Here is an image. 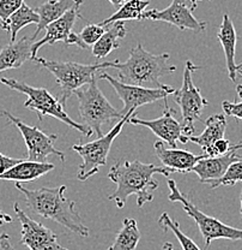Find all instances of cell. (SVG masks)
Returning a JSON list of instances; mask_svg holds the SVG:
<instances>
[{
	"mask_svg": "<svg viewBox=\"0 0 242 250\" xmlns=\"http://www.w3.org/2000/svg\"><path fill=\"white\" fill-rule=\"evenodd\" d=\"M169 177L173 173L163 166L144 164L140 161H118L109 170L108 178L116 184L115 191L108 199L118 208H124L131 195L137 196V206L142 208L145 203L153 200V191L158 188V182L153 178L155 174Z\"/></svg>",
	"mask_w": 242,
	"mask_h": 250,
	"instance_id": "6da1fadb",
	"label": "cell"
},
{
	"mask_svg": "<svg viewBox=\"0 0 242 250\" xmlns=\"http://www.w3.org/2000/svg\"><path fill=\"white\" fill-rule=\"evenodd\" d=\"M16 188L24 196L27 207L34 214L51 219L80 237L89 236V229L77 212L76 202L65 197V186L31 190L20 183H16Z\"/></svg>",
	"mask_w": 242,
	"mask_h": 250,
	"instance_id": "7a4b0ae2",
	"label": "cell"
},
{
	"mask_svg": "<svg viewBox=\"0 0 242 250\" xmlns=\"http://www.w3.org/2000/svg\"><path fill=\"white\" fill-rule=\"evenodd\" d=\"M169 53L152 54L138 43L130 49L129 59L124 62L115 61L113 69L118 70V80L125 84L163 88L166 84L161 82V78L176 70L175 65H169Z\"/></svg>",
	"mask_w": 242,
	"mask_h": 250,
	"instance_id": "3957f363",
	"label": "cell"
},
{
	"mask_svg": "<svg viewBox=\"0 0 242 250\" xmlns=\"http://www.w3.org/2000/svg\"><path fill=\"white\" fill-rule=\"evenodd\" d=\"M0 82L6 85L7 88H10V89L16 90L18 93L25 94L28 96V99L24 103V107L36 112L40 121H42L43 117H52V118L59 119L64 124L69 125L72 129L79 131L85 137H90L91 134H93L89 127L85 126L84 124L74 122L65 112V107L60 103V100L56 99L54 95H52L45 88L31 87V85L27 84V83L20 82V81L5 77L0 78Z\"/></svg>",
	"mask_w": 242,
	"mask_h": 250,
	"instance_id": "277c9868",
	"label": "cell"
},
{
	"mask_svg": "<svg viewBox=\"0 0 242 250\" xmlns=\"http://www.w3.org/2000/svg\"><path fill=\"white\" fill-rule=\"evenodd\" d=\"M33 62H38L42 65L46 70H48L56 83L60 87V103L66 106L67 100L72 93L76 92L79 88L89 84L96 76L100 70L105 67H113L114 62H96V64H79L76 62H58V61H47L45 58L35 57Z\"/></svg>",
	"mask_w": 242,
	"mask_h": 250,
	"instance_id": "5b68a950",
	"label": "cell"
},
{
	"mask_svg": "<svg viewBox=\"0 0 242 250\" xmlns=\"http://www.w3.org/2000/svg\"><path fill=\"white\" fill-rule=\"evenodd\" d=\"M98 77H95L93 82L84 87L77 89L78 108L83 124L91 130L93 134L98 137L103 136L102 126L114 121H120L122 118L121 111H118L101 92L97 85Z\"/></svg>",
	"mask_w": 242,
	"mask_h": 250,
	"instance_id": "8992f818",
	"label": "cell"
},
{
	"mask_svg": "<svg viewBox=\"0 0 242 250\" xmlns=\"http://www.w3.org/2000/svg\"><path fill=\"white\" fill-rule=\"evenodd\" d=\"M167 186L169 188L168 199L171 202H180L182 208L188 217H191L196 221L199 228L200 233L205 242V249H207L215 239H229V241H242V230L233 228V226L225 225L218 219L210 217L194 206L189 200L186 199L184 194L176 187L174 179H168Z\"/></svg>",
	"mask_w": 242,
	"mask_h": 250,
	"instance_id": "52a82bcc",
	"label": "cell"
},
{
	"mask_svg": "<svg viewBox=\"0 0 242 250\" xmlns=\"http://www.w3.org/2000/svg\"><path fill=\"white\" fill-rule=\"evenodd\" d=\"M138 112L134 111L125 114L120 121L109 130L108 134L97 137L93 142L72 146V150L77 152L83 159V163L79 165L77 173V178L79 181H87L88 178L97 173L100 168L106 165L109 150H111L114 140L120 135L122 127L125 124L129 123L130 118H132Z\"/></svg>",
	"mask_w": 242,
	"mask_h": 250,
	"instance_id": "ba28073f",
	"label": "cell"
},
{
	"mask_svg": "<svg viewBox=\"0 0 242 250\" xmlns=\"http://www.w3.org/2000/svg\"><path fill=\"white\" fill-rule=\"evenodd\" d=\"M198 69H200V66H197L191 61L185 62L182 85L180 89L175 90V93L173 94L174 100L181 109L182 130L188 139L193 136L196 131L194 122L202 119L203 111L209 105V101L202 95L199 88L193 83L192 75Z\"/></svg>",
	"mask_w": 242,
	"mask_h": 250,
	"instance_id": "9c48e42d",
	"label": "cell"
},
{
	"mask_svg": "<svg viewBox=\"0 0 242 250\" xmlns=\"http://www.w3.org/2000/svg\"><path fill=\"white\" fill-rule=\"evenodd\" d=\"M101 80L108 81L109 84L114 88L119 99L124 103V108H122L121 114L130 113V112L137 111L140 106L148 105V104H153L158 100H166L170 94L175 93L171 85H165L163 88H145L138 87V85L125 84L120 82L118 78L111 76L107 72H102L100 75Z\"/></svg>",
	"mask_w": 242,
	"mask_h": 250,
	"instance_id": "30bf717a",
	"label": "cell"
},
{
	"mask_svg": "<svg viewBox=\"0 0 242 250\" xmlns=\"http://www.w3.org/2000/svg\"><path fill=\"white\" fill-rule=\"evenodd\" d=\"M1 114L6 117L10 123L14 124L19 130L25 146H27L28 160L47 163L46 160L49 155H56L60 159L62 163H65L64 153L54 147V142L58 139L56 135H48L41 131L38 127L25 124L24 122H22L19 118L15 117L14 114L7 111H2Z\"/></svg>",
	"mask_w": 242,
	"mask_h": 250,
	"instance_id": "8fae6325",
	"label": "cell"
},
{
	"mask_svg": "<svg viewBox=\"0 0 242 250\" xmlns=\"http://www.w3.org/2000/svg\"><path fill=\"white\" fill-rule=\"evenodd\" d=\"M194 10L196 7L191 4L189 0H173L171 4L163 10H147L143 14V20L160 21V22L169 23L180 30L202 33L206 29L207 23L194 17Z\"/></svg>",
	"mask_w": 242,
	"mask_h": 250,
	"instance_id": "7c38bea8",
	"label": "cell"
},
{
	"mask_svg": "<svg viewBox=\"0 0 242 250\" xmlns=\"http://www.w3.org/2000/svg\"><path fill=\"white\" fill-rule=\"evenodd\" d=\"M14 209L22 225L20 244L29 250H69L59 244L58 236L51 229L31 219L17 202L14 205Z\"/></svg>",
	"mask_w": 242,
	"mask_h": 250,
	"instance_id": "4fadbf2b",
	"label": "cell"
},
{
	"mask_svg": "<svg viewBox=\"0 0 242 250\" xmlns=\"http://www.w3.org/2000/svg\"><path fill=\"white\" fill-rule=\"evenodd\" d=\"M175 109H173L168 105L166 99L165 109H163V113L160 118L151 119V121L139 119L136 117L138 116L137 113L132 118H130L129 123L148 127V129L151 130L158 139L168 143L169 147L178 148V142L187 143L188 142V137L184 134L182 125L180 122L175 119Z\"/></svg>",
	"mask_w": 242,
	"mask_h": 250,
	"instance_id": "5bb4252c",
	"label": "cell"
},
{
	"mask_svg": "<svg viewBox=\"0 0 242 250\" xmlns=\"http://www.w3.org/2000/svg\"><path fill=\"white\" fill-rule=\"evenodd\" d=\"M79 7L80 5L72 7L66 14L62 15L58 20L47 25L46 35L41 40L35 41L33 43V47H31V61L35 57H37L38 49L43 45H54L56 42L66 43L70 34L72 33V29H74V24H76L77 20L80 17Z\"/></svg>",
	"mask_w": 242,
	"mask_h": 250,
	"instance_id": "9a60e30c",
	"label": "cell"
},
{
	"mask_svg": "<svg viewBox=\"0 0 242 250\" xmlns=\"http://www.w3.org/2000/svg\"><path fill=\"white\" fill-rule=\"evenodd\" d=\"M242 149V142L238 145H233L231 149L227 154L215 156V158H204L193 167L192 172L199 177L202 183H212V182L220 179L229 166L235 161L242 160V155L239 154V150Z\"/></svg>",
	"mask_w": 242,
	"mask_h": 250,
	"instance_id": "2e32d148",
	"label": "cell"
},
{
	"mask_svg": "<svg viewBox=\"0 0 242 250\" xmlns=\"http://www.w3.org/2000/svg\"><path fill=\"white\" fill-rule=\"evenodd\" d=\"M153 148H155L156 155L162 163L163 167L168 168L173 173H176V172H181V173L192 172L194 166L198 164V161L207 158L203 153L200 155H197L188 152V150L179 149V148H166L165 143L162 141H156Z\"/></svg>",
	"mask_w": 242,
	"mask_h": 250,
	"instance_id": "e0dca14e",
	"label": "cell"
},
{
	"mask_svg": "<svg viewBox=\"0 0 242 250\" xmlns=\"http://www.w3.org/2000/svg\"><path fill=\"white\" fill-rule=\"evenodd\" d=\"M217 39L223 47L225 56V64H227V70L229 78L233 82H236V74L239 69L242 67V62L240 65L236 64L235 53H236V42H238V34L234 27L233 21L230 20L228 14L223 15L222 23L220 25Z\"/></svg>",
	"mask_w": 242,
	"mask_h": 250,
	"instance_id": "ac0fdd59",
	"label": "cell"
},
{
	"mask_svg": "<svg viewBox=\"0 0 242 250\" xmlns=\"http://www.w3.org/2000/svg\"><path fill=\"white\" fill-rule=\"evenodd\" d=\"M35 42L33 36H23L20 40L7 43L0 51V72L18 69L25 62L31 61V47Z\"/></svg>",
	"mask_w": 242,
	"mask_h": 250,
	"instance_id": "d6986e66",
	"label": "cell"
},
{
	"mask_svg": "<svg viewBox=\"0 0 242 250\" xmlns=\"http://www.w3.org/2000/svg\"><path fill=\"white\" fill-rule=\"evenodd\" d=\"M54 170L51 163H38V161L22 160L16 164L14 167L0 174V181H12L16 183H28L36 181L42 176Z\"/></svg>",
	"mask_w": 242,
	"mask_h": 250,
	"instance_id": "ffe728a7",
	"label": "cell"
},
{
	"mask_svg": "<svg viewBox=\"0 0 242 250\" xmlns=\"http://www.w3.org/2000/svg\"><path fill=\"white\" fill-rule=\"evenodd\" d=\"M82 4L83 0H48V1L41 4L40 6L35 9V11L40 16V22H38L37 29L34 33L33 38H37L38 34L43 29H46L47 25L66 14L72 7Z\"/></svg>",
	"mask_w": 242,
	"mask_h": 250,
	"instance_id": "44dd1931",
	"label": "cell"
},
{
	"mask_svg": "<svg viewBox=\"0 0 242 250\" xmlns=\"http://www.w3.org/2000/svg\"><path fill=\"white\" fill-rule=\"evenodd\" d=\"M109 25L111 27L106 29L100 40L93 46V56L96 59L106 58L109 53L118 49L120 47V40L126 36L127 29L122 21H118Z\"/></svg>",
	"mask_w": 242,
	"mask_h": 250,
	"instance_id": "7402d4cb",
	"label": "cell"
},
{
	"mask_svg": "<svg viewBox=\"0 0 242 250\" xmlns=\"http://www.w3.org/2000/svg\"><path fill=\"white\" fill-rule=\"evenodd\" d=\"M225 129H227V119L223 114H213L205 121V129L198 136H191L189 142L199 145L202 149H206L207 147L213 145L217 140L224 137Z\"/></svg>",
	"mask_w": 242,
	"mask_h": 250,
	"instance_id": "603a6c76",
	"label": "cell"
},
{
	"mask_svg": "<svg viewBox=\"0 0 242 250\" xmlns=\"http://www.w3.org/2000/svg\"><path fill=\"white\" fill-rule=\"evenodd\" d=\"M38 22H40V16L37 12L24 2L14 15L10 16L9 20L0 23V27L2 30L10 33L11 42H15L16 39H17V34L19 33L20 29L29 24L37 25Z\"/></svg>",
	"mask_w": 242,
	"mask_h": 250,
	"instance_id": "cb8c5ba5",
	"label": "cell"
},
{
	"mask_svg": "<svg viewBox=\"0 0 242 250\" xmlns=\"http://www.w3.org/2000/svg\"><path fill=\"white\" fill-rule=\"evenodd\" d=\"M140 241V232L138 230L137 221L126 218L122 228L118 231L114 243L108 250H137Z\"/></svg>",
	"mask_w": 242,
	"mask_h": 250,
	"instance_id": "d4e9b609",
	"label": "cell"
},
{
	"mask_svg": "<svg viewBox=\"0 0 242 250\" xmlns=\"http://www.w3.org/2000/svg\"><path fill=\"white\" fill-rule=\"evenodd\" d=\"M149 4L150 0H127L119 7L115 14L103 21L101 24L106 27L118 21H143V14L147 11Z\"/></svg>",
	"mask_w": 242,
	"mask_h": 250,
	"instance_id": "484cf974",
	"label": "cell"
},
{
	"mask_svg": "<svg viewBox=\"0 0 242 250\" xmlns=\"http://www.w3.org/2000/svg\"><path fill=\"white\" fill-rule=\"evenodd\" d=\"M158 225L162 228L163 231H171V232L175 234L182 250H200L199 247L194 243L193 239L189 238L188 236H186V234L182 232L179 221L173 220L168 213L165 212L161 214V217L158 218Z\"/></svg>",
	"mask_w": 242,
	"mask_h": 250,
	"instance_id": "4316f807",
	"label": "cell"
},
{
	"mask_svg": "<svg viewBox=\"0 0 242 250\" xmlns=\"http://www.w3.org/2000/svg\"><path fill=\"white\" fill-rule=\"evenodd\" d=\"M239 182H242V160L231 164L228 170L225 171V173L220 179L210 183V186H211L212 189H216V188L222 186H235Z\"/></svg>",
	"mask_w": 242,
	"mask_h": 250,
	"instance_id": "83f0119b",
	"label": "cell"
},
{
	"mask_svg": "<svg viewBox=\"0 0 242 250\" xmlns=\"http://www.w3.org/2000/svg\"><path fill=\"white\" fill-rule=\"evenodd\" d=\"M106 28L105 25L100 24H95V23H89V24L85 25L83 28L82 31L78 34L79 36L80 41H82V46L83 49L89 48L90 46H93L98 40L101 39V36L105 34Z\"/></svg>",
	"mask_w": 242,
	"mask_h": 250,
	"instance_id": "f1b7e54d",
	"label": "cell"
},
{
	"mask_svg": "<svg viewBox=\"0 0 242 250\" xmlns=\"http://www.w3.org/2000/svg\"><path fill=\"white\" fill-rule=\"evenodd\" d=\"M231 147H233V145H230L229 140H225L224 137H223V139L216 141L213 145L207 147L206 149L203 150V154L206 155L207 158H215V156L224 155L231 149Z\"/></svg>",
	"mask_w": 242,
	"mask_h": 250,
	"instance_id": "f546056e",
	"label": "cell"
},
{
	"mask_svg": "<svg viewBox=\"0 0 242 250\" xmlns=\"http://www.w3.org/2000/svg\"><path fill=\"white\" fill-rule=\"evenodd\" d=\"M24 0H0V20L5 22L10 16L14 15L22 5Z\"/></svg>",
	"mask_w": 242,
	"mask_h": 250,
	"instance_id": "4dcf8cb0",
	"label": "cell"
},
{
	"mask_svg": "<svg viewBox=\"0 0 242 250\" xmlns=\"http://www.w3.org/2000/svg\"><path fill=\"white\" fill-rule=\"evenodd\" d=\"M222 108L224 113L233 118L242 121V101L241 103H230V101H223Z\"/></svg>",
	"mask_w": 242,
	"mask_h": 250,
	"instance_id": "1f68e13d",
	"label": "cell"
},
{
	"mask_svg": "<svg viewBox=\"0 0 242 250\" xmlns=\"http://www.w3.org/2000/svg\"><path fill=\"white\" fill-rule=\"evenodd\" d=\"M22 159H15L10 158V156H6L0 152V174L5 173L7 170H10L11 167H14L16 164L20 163Z\"/></svg>",
	"mask_w": 242,
	"mask_h": 250,
	"instance_id": "d6a6232c",
	"label": "cell"
},
{
	"mask_svg": "<svg viewBox=\"0 0 242 250\" xmlns=\"http://www.w3.org/2000/svg\"><path fill=\"white\" fill-rule=\"evenodd\" d=\"M0 249L1 250H15L14 246L11 244V239L7 233L0 234Z\"/></svg>",
	"mask_w": 242,
	"mask_h": 250,
	"instance_id": "836d02e7",
	"label": "cell"
},
{
	"mask_svg": "<svg viewBox=\"0 0 242 250\" xmlns=\"http://www.w3.org/2000/svg\"><path fill=\"white\" fill-rule=\"evenodd\" d=\"M9 223H12V217L11 215L6 214V213H4L1 209H0V226Z\"/></svg>",
	"mask_w": 242,
	"mask_h": 250,
	"instance_id": "e575fe53",
	"label": "cell"
},
{
	"mask_svg": "<svg viewBox=\"0 0 242 250\" xmlns=\"http://www.w3.org/2000/svg\"><path fill=\"white\" fill-rule=\"evenodd\" d=\"M238 72L242 76V67H241V69H239ZM236 93H238L239 98H240L241 100H242V84H238V85H236Z\"/></svg>",
	"mask_w": 242,
	"mask_h": 250,
	"instance_id": "d590c367",
	"label": "cell"
},
{
	"mask_svg": "<svg viewBox=\"0 0 242 250\" xmlns=\"http://www.w3.org/2000/svg\"><path fill=\"white\" fill-rule=\"evenodd\" d=\"M109 2H111L112 5H114V6L116 7H120L122 4H124L125 1H127V0H108Z\"/></svg>",
	"mask_w": 242,
	"mask_h": 250,
	"instance_id": "8d00e7d4",
	"label": "cell"
},
{
	"mask_svg": "<svg viewBox=\"0 0 242 250\" xmlns=\"http://www.w3.org/2000/svg\"><path fill=\"white\" fill-rule=\"evenodd\" d=\"M160 250H174V246L170 243V242H166Z\"/></svg>",
	"mask_w": 242,
	"mask_h": 250,
	"instance_id": "74e56055",
	"label": "cell"
},
{
	"mask_svg": "<svg viewBox=\"0 0 242 250\" xmlns=\"http://www.w3.org/2000/svg\"><path fill=\"white\" fill-rule=\"evenodd\" d=\"M189 1H191V4L193 5V6L196 7V9H197V4H198V1H202V0H189ZM210 1H211V0H210Z\"/></svg>",
	"mask_w": 242,
	"mask_h": 250,
	"instance_id": "f35d334b",
	"label": "cell"
},
{
	"mask_svg": "<svg viewBox=\"0 0 242 250\" xmlns=\"http://www.w3.org/2000/svg\"><path fill=\"white\" fill-rule=\"evenodd\" d=\"M240 202H241V217H242V190H241V194H240Z\"/></svg>",
	"mask_w": 242,
	"mask_h": 250,
	"instance_id": "ab89813d",
	"label": "cell"
}]
</instances>
